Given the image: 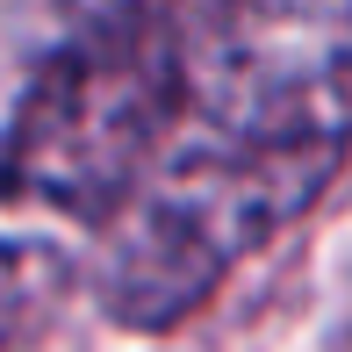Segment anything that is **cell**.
Returning <instances> with one entry per match:
<instances>
[{
	"label": "cell",
	"instance_id": "cell-1",
	"mask_svg": "<svg viewBox=\"0 0 352 352\" xmlns=\"http://www.w3.org/2000/svg\"><path fill=\"white\" fill-rule=\"evenodd\" d=\"M331 137H187L94 223V302L130 331H173L252 252L331 195Z\"/></svg>",
	"mask_w": 352,
	"mask_h": 352
},
{
	"label": "cell",
	"instance_id": "cell-3",
	"mask_svg": "<svg viewBox=\"0 0 352 352\" xmlns=\"http://www.w3.org/2000/svg\"><path fill=\"white\" fill-rule=\"evenodd\" d=\"M51 295H58V259L36 245L0 237V352H14V338L43 316Z\"/></svg>",
	"mask_w": 352,
	"mask_h": 352
},
{
	"label": "cell",
	"instance_id": "cell-4",
	"mask_svg": "<svg viewBox=\"0 0 352 352\" xmlns=\"http://www.w3.org/2000/svg\"><path fill=\"white\" fill-rule=\"evenodd\" d=\"M79 22H108V14H130V8H173V0H65Z\"/></svg>",
	"mask_w": 352,
	"mask_h": 352
},
{
	"label": "cell",
	"instance_id": "cell-2",
	"mask_svg": "<svg viewBox=\"0 0 352 352\" xmlns=\"http://www.w3.org/2000/svg\"><path fill=\"white\" fill-rule=\"evenodd\" d=\"M187 72L173 8H130L79 22V36L29 79L0 137V201L101 223L180 144Z\"/></svg>",
	"mask_w": 352,
	"mask_h": 352
}]
</instances>
